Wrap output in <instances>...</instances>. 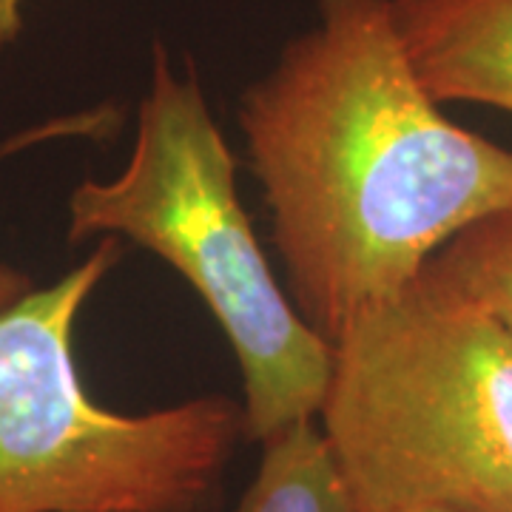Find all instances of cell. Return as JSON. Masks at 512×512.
<instances>
[{"instance_id":"cell-1","label":"cell","mask_w":512,"mask_h":512,"mask_svg":"<svg viewBox=\"0 0 512 512\" xmlns=\"http://www.w3.org/2000/svg\"><path fill=\"white\" fill-rule=\"evenodd\" d=\"M237 117L293 305L330 342L512 202V151L444 117L390 0H316Z\"/></svg>"},{"instance_id":"cell-2","label":"cell","mask_w":512,"mask_h":512,"mask_svg":"<svg viewBox=\"0 0 512 512\" xmlns=\"http://www.w3.org/2000/svg\"><path fill=\"white\" fill-rule=\"evenodd\" d=\"M134 242L188 282L217 319L242 376L245 439L268 441L319 419L333 342L276 282L237 191V160L208 109L200 74L154 43L126 168L69 197V239Z\"/></svg>"},{"instance_id":"cell-3","label":"cell","mask_w":512,"mask_h":512,"mask_svg":"<svg viewBox=\"0 0 512 512\" xmlns=\"http://www.w3.org/2000/svg\"><path fill=\"white\" fill-rule=\"evenodd\" d=\"M319 419L356 512H512V333L424 274L333 339Z\"/></svg>"},{"instance_id":"cell-4","label":"cell","mask_w":512,"mask_h":512,"mask_svg":"<svg viewBox=\"0 0 512 512\" xmlns=\"http://www.w3.org/2000/svg\"><path fill=\"white\" fill-rule=\"evenodd\" d=\"M123 242L0 311V512H202L220 490L242 404L200 396L114 413L86 393L74 325Z\"/></svg>"},{"instance_id":"cell-5","label":"cell","mask_w":512,"mask_h":512,"mask_svg":"<svg viewBox=\"0 0 512 512\" xmlns=\"http://www.w3.org/2000/svg\"><path fill=\"white\" fill-rule=\"evenodd\" d=\"M407 57L439 103L512 114V0H390Z\"/></svg>"},{"instance_id":"cell-6","label":"cell","mask_w":512,"mask_h":512,"mask_svg":"<svg viewBox=\"0 0 512 512\" xmlns=\"http://www.w3.org/2000/svg\"><path fill=\"white\" fill-rule=\"evenodd\" d=\"M234 512H356L339 458L316 419L262 441V461Z\"/></svg>"},{"instance_id":"cell-7","label":"cell","mask_w":512,"mask_h":512,"mask_svg":"<svg viewBox=\"0 0 512 512\" xmlns=\"http://www.w3.org/2000/svg\"><path fill=\"white\" fill-rule=\"evenodd\" d=\"M421 274L487 311L512 333V202L456 234Z\"/></svg>"},{"instance_id":"cell-8","label":"cell","mask_w":512,"mask_h":512,"mask_svg":"<svg viewBox=\"0 0 512 512\" xmlns=\"http://www.w3.org/2000/svg\"><path fill=\"white\" fill-rule=\"evenodd\" d=\"M120 123V114L114 106L103 103V106H94L86 111H74V114H63L55 120H46L40 126L26 128L15 137L3 140L0 143V163L9 160L12 154L26 151V148H35L40 143H52V140H69V137H109L111 131ZM32 288V279L0 262V311H6L15 299H20L23 293Z\"/></svg>"},{"instance_id":"cell-9","label":"cell","mask_w":512,"mask_h":512,"mask_svg":"<svg viewBox=\"0 0 512 512\" xmlns=\"http://www.w3.org/2000/svg\"><path fill=\"white\" fill-rule=\"evenodd\" d=\"M29 0H0V49L12 46L26 26Z\"/></svg>"},{"instance_id":"cell-10","label":"cell","mask_w":512,"mask_h":512,"mask_svg":"<svg viewBox=\"0 0 512 512\" xmlns=\"http://www.w3.org/2000/svg\"><path fill=\"white\" fill-rule=\"evenodd\" d=\"M404 512H447V510H436V507H419V510H404Z\"/></svg>"}]
</instances>
